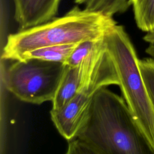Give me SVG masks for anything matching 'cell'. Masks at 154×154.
Wrapping results in <instances>:
<instances>
[{"mask_svg":"<svg viewBox=\"0 0 154 154\" xmlns=\"http://www.w3.org/2000/svg\"><path fill=\"white\" fill-rule=\"evenodd\" d=\"M76 138L98 154H154L124 99L105 87L94 94Z\"/></svg>","mask_w":154,"mask_h":154,"instance_id":"cell-1","label":"cell"},{"mask_svg":"<svg viewBox=\"0 0 154 154\" xmlns=\"http://www.w3.org/2000/svg\"><path fill=\"white\" fill-rule=\"evenodd\" d=\"M116 25L112 17L76 5L61 17L9 34L1 59L16 61L35 49L100 39Z\"/></svg>","mask_w":154,"mask_h":154,"instance_id":"cell-2","label":"cell"},{"mask_svg":"<svg viewBox=\"0 0 154 154\" xmlns=\"http://www.w3.org/2000/svg\"><path fill=\"white\" fill-rule=\"evenodd\" d=\"M123 99L141 131L154 150V108L144 84L139 59L122 25H114L105 35Z\"/></svg>","mask_w":154,"mask_h":154,"instance_id":"cell-3","label":"cell"},{"mask_svg":"<svg viewBox=\"0 0 154 154\" xmlns=\"http://www.w3.org/2000/svg\"><path fill=\"white\" fill-rule=\"evenodd\" d=\"M66 64L38 59L13 61L7 69V89L19 100L41 104L52 101L61 81Z\"/></svg>","mask_w":154,"mask_h":154,"instance_id":"cell-4","label":"cell"},{"mask_svg":"<svg viewBox=\"0 0 154 154\" xmlns=\"http://www.w3.org/2000/svg\"><path fill=\"white\" fill-rule=\"evenodd\" d=\"M100 88L97 84L91 82L83 87L62 108L51 109V120L66 140L71 141L76 138L88 117L93 97Z\"/></svg>","mask_w":154,"mask_h":154,"instance_id":"cell-5","label":"cell"},{"mask_svg":"<svg viewBox=\"0 0 154 154\" xmlns=\"http://www.w3.org/2000/svg\"><path fill=\"white\" fill-rule=\"evenodd\" d=\"M106 48L103 38L97 48L78 66L66 65L65 70L56 93L52 101V109H58L67 104L94 77Z\"/></svg>","mask_w":154,"mask_h":154,"instance_id":"cell-6","label":"cell"},{"mask_svg":"<svg viewBox=\"0 0 154 154\" xmlns=\"http://www.w3.org/2000/svg\"><path fill=\"white\" fill-rule=\"evenodd\" d=\"M61 0H13L14 17L20 30L46 23L55 18Z\"/></svg>","mask_w":154,"mask_h":154,"instance_id":"cell-7","label":"cell"},{"mask_svg":"<svg viewBox=\"0 0 154 154\" xmlns=\"http://www.w3.org/2000/svg\"><path fill=\"white\" fill-rule=\"evenodd\" d=\"M77 44L53 45L35 49L23 53L18 60L38 59L66 64L69 56Z\"/></svg>","mask_w":154,"mask_h":154,"instance_id":"cell-8","label":"cell"},{"mask_svg":"<svg viewBox=\"0 0 154 154\" xmlns=\"http://www.w3.org/2000/svg\"><path fill=\"white\" fill-rule=\"evenodd\" d=\"M75 2L84 5L85 9L112 17L125 12L131 5V0H75Z\"/></svg>","mask_w":154,"mask_h":154,"instance_id":"cell-9","label":"cell"},{"mask_svg":"<svg viewBox=\"0 0 154 154\" xmlns=\"http://www.w3.org/2000/svg\"><path fill=\"white\" fill-rule=\"evenodd\" d=\"M136 24L143 31H154V0H131Z\"/></svg>","mask_w":154,"mask_h":154,"instance_id":"cell-10","label":"cell"},{"mask_svg":"<svg viewBox=\"0 0 154 154\" xmlns=\"http://www.w3.org/2000/svg\"><path fill=\"white\" fill-rule=\"evenodd\" d=\"M103 37L97 40H86L78 43L69 56L66 65L75 67L79 64L97 48Z\"/></svg>","mask_w":154,"mask_h":154,"instance_id":"cell-11","label":"cell"},{"mask_svg":"<svg viewBox=\"0 0 154 154\" xmlns=\"http://www.w3.org/2000/svg\"><path fill=\"white\" fill-rule=\"evenodd\" d=\"M140 71L154 108V59L139 60Z\"/></svg>","mask_w":154,"mask_h":154,"instance_id":"cell-12","label":"cell"},{"mask_svg":"<svg viewBox=\"0 0 154 154\" xmlns=\"http://www.w3.org/2000/svg\"><path fill=\"white\" fill-rule=\"evenodd\" d=\"M65 154H98L87 144L76 138L70 141Z\"/></svg>","mask_w":154,"mask_h":154,"instance_id":"cell-13","label":"cell"},{"mask_svg":"<svg viewBox=\"0 0 154 154\" xmlns=\"http://www.w3.org/2000/svg\"><path fill=\"white\" fill-rule=\"evenodd\" d=\"M143 40L149 44H154V31L147 32L143 37Z\"/></svg>","mask_w":154,"mask_h":154,"instance_id":"cell-14","label":"cell"}]
</instances>
